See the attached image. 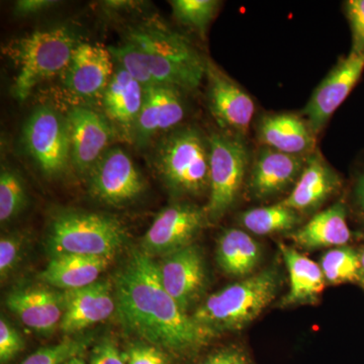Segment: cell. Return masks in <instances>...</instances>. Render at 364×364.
Here are the masks:
<instances>
[{
	"instance_id": "6da1fadb",
	"label": "cell",
	"mask_w": 364,
	"mask_h": 364,
	"mask_svg": "<svg viewBox=\"0 0 364 364\" xmlns=\"http://www.w3.org/2000/svg\"><path fill=\"white\" fill-rule=\"evenodd\" d=\"M114 294L119 324L146 343L184 353L213 338L167 293L157 263L143 250L131 251L114 277Z\"/></svg>"
},
{
	"instance_id": "7a4b0ae2",
	"label": "cell",
	"mask_w": 364,
	"mask_h": 364,
	"mask_svg": "<svg viewBox=\"0 0 364 364\" xmlns=\"http://www.w3.org/2000/svg\"><path fill=\"white\" fill-rule=\"evenodd\" d=\"M155 85L193 91L205 77V64L183 36L160 26H141L129 33Z\"/></svg>"
},
{
	"instance_id": "3957f363",
	"label": "cell",
	"mask_w": 364,
	"mask_h": 364,
	"mask_svg": "<svg viewBox=\"0 0 364 364\" xmlns=\"http://www.w3.org/2000/svg\"><path fill=\"white\" fill-rule=\"evenodd\" d=\"M279 286L277 272L264 270L210 294L193 318L213 338L219 333L241 330L272 303Z\"/></svg>"
},
{
	"instance_id": "277c9868",
	"label": "cell",
	"mask_w": 364,
	"mask_h": 364,
	"mask_svg": "<svg viewBox=\"0 0 364 364\" xmlns=\"http://www.w3.org/2000/svg\"><path fill=\"white\" fill-rule=\"evenodd\" d=\"M76 47L73 33L66 28L36 31L16 41L9 51L18 68L14 97L23 102L36 86L66 71Z\"/></svg>"
},
{
	"instance_id": "5b68a950",
	"label": "cell",
	"mask_w": 364,
	"mask_h": 364,
	"mask_svg": "<svg viewBox=\"0 0 364 364\" xmlns=\"http://www.w3.org/2000/svg\"><path fill=\"white\" fill-rule=\"evenodd\" d=\"M126 232L121 223L95 213L65 210L53 218L48 247L53 256L114 257L123 246Z\"/></svg>"
},
{
	"instance_id": "8992f818",
	"label": "cell",
	"mask_w": 364,
	"mask_h": 364,
	"mask_svg": "<svg viewBox=\"0 0 364 364\" xmlns=\"http://www.w3.org/2000/svg\"><path fill=\"white\" fill-rule=\"evenodd\" d=\"M156 167L174 193L200 195L210 188L208 142L195 128L179 129L160 144Z\"/></svg>"
},
{
	"instance_id": "52a82bcc",
	"label": "cell",
	"mask_w": 364,
	"mask_h": 364,
	"mask_svg": "<svg viewBox=\"0 0 364 364\" xmlns=\"http://www.w3.org/2000/svg\"><path fill=\"white\" fill-rule=\"evenodd\" d=\"M210 200L207 215L217 221L234 205L247 171L249 155L240 136L214 133L208 138Z\"/></svg>"
},
{
	"instance_id": "ba28073f",
	"label": "cell",
	"mask_w": 364,
	"mask_h": 364,
	"mask_svg": "<svg viewBox=\"0 0 364 364\" xmlns=\"http://www.w3.org/2000/svg\"><path fill=\"white\" fill-rule=\"evenodd\" d=\"M23 143L46 176H60L71 161L66 117L51 107H38L31 114L23 127Z\"/></svg>"
},
{
	"instance_id": "9c48e42d",
	"label": "cell",
	"mask_w": 364,
	"mask_h": 364,
	"mask_svg": "<svg viewBox=\"0 0 364 364\" xmlns=\"http://www.w3.org/2000/svg\"><path fill=\"white\" fill-rule=\"evenodd\" d=\"M364 71V53L350 52L314 91L303 114L316 136L343 104Z\"/></svg>"
},
{
	"instance_id": "30bf717a",
	"label": "cell",
	"mask_w": 364,
	"mask_h": 364,
	"mask_svg": "<svg viewBox=\"0 0 364 364\" xmlns=\"http://www.w3.org/2000/svg\"><path fill=\"white\" fill-rule=\"evenodd\" d=\"M88 174L91 195L107 205H124L144 191L140 172L121 148L107 150Z\"/></svg>"
},
{
	"instance_id": "8fae6325",
	"label": "cell",
	"mask_w": 364,
	"mask_h": 364,
	"mask_svg": "<svg viewBox=\"0 0 364 364\" xmlns=\"http://www.w3.org/2000/svg\"><path fill=\"white\" fill-rule=\"evenodd\" d=\"M205 61L208 105L213 116L235 136L246 135L255 112L252 97L212 61Z\"/></svg>"
},
{
	"instance_id": "7c38bea8",
	"label": "cell",
	"mask_w": 364,
	"mask_h": 364,
	"mask_svg": "<svg viewBox=\"0 0 364 364\" xmlns=\"http://www.w3.org/2000/svg\"><path fill=\"white\" fill-rule=\"evenodd\" d=\"M200 208L189 205L165 208L155 218L142 241V250L148 255H168L191 245L205 221Z\"/></svg>"
},
{
	"instance_id": "4fadbf2b",
	"label": "cell",
	"mask_w": 364,
	"mask_h": 364,
	"mask_svg": "<svg viewBox=\"0 0 364 364\" xmlns=\"http://www.w3.org/2000/svg\"><path fill=\"white\" fill-rule=\"evenodd\" d=\"M66 119L72 164L81 173H90L107 151L112 136L111 126L105 117L87 107H74Z\"/></svg>"
},
{
	"instance_id": "5bb4252c",
	"label": "cell",
	"mask_w": 364,
	"mask_h": 364,
	"mask_svg": "<svg viewBox=\"0 0 364 364\" xmlns=\"http://www.w3.org/2000/svg\"><path fill=\"white\" fill-rule=\"evenodd\" d=\"M160 279L167 293L182 310L189 308L202 296L207 282L205 262L198 246L188 245L165 255L158 265Z\"/></svg>"
},
{
	"instance_id": "9a60e30c",
	"label": "cell",
	"mask_w": 364,
	"mask_h": 364,
	"mask_svg": "<svg viewBox=\"0 0 364 364\" xmlns=\"http://www.w3.org/2000/svg\"><path fill=\"white\" fill-rule=\"evenodd\" d=\"M64 314L60 329L67 334L81 331L111 317L116 299L109 282H95L63 293Z\"/></svg>"
},
{
	"instance_id": "2e32d148",
	"label": "cell",
	"mask_w": 364,
	"mask_h": 364,
	"mask_svg": "<svg viewBox=\"0 0 364 364\" xmlns=\"http://www.w3.org/2000/svg\"><path fill=\"white\" fill-rule=\"evenodd\" d=\"M112 59L109 48L90 43L78 44L65 71L66 87L77 97L104 95L114 74Z\"/></svg>"
},
{
	"instance_id": "e0dca14e",
	"label": "cell",
	"mask_w": 364,
	"mask_h": 364,
	"mask_svg": "<svg viewBox=\"0 0 364 364\" xmlns=\"http://www.w3.org/2000/svg\"><path fill=\"white\" fill-rule=\"evenodd\" d=\"M308 156L279 152L264 147L254 161L250 176L251 195L257 200H265L284 193L298 181Z\"/></svg>"
},
{
	"instance_id": "ac0fdd59",
	"label": "cell",
	"mask_w": 364,
	"mask_h": 364,
	"mask_svg": "<svg viewBox=\"0 0 364 364\" xmlns=\"http://www.w3.org/2000/svg\"><path fill=\"white\" fill-rule=\"evenodd\" d=\"M181 93L169 86L145 88L142 109L134 127L136 142L144 145L156 134L168 131L183 121L186 109Z\"/></svg>"
},
{
	"instance_id": "d6986e66",
	"label": "cell",
	"mask_w": 364,
	"mask_h": 364,
	"mask_svg": "<svg viewBox=\"0 0 364 364\" xmlns=\"http://www.w3.org/2000/svg\"><path fill=\"white\" fill-rule=\"evenodd\" d=\"M341 186L340 177L318 153L306 159L291 195L282 200L296 213L313 212L334 195Z\"/></svg>"
},
{
	"instance_id": "ffe728a7",
	"label": "cell",
	"mask_w": 364,
	"mask_h": 364,
	"mask_svg": "<svg viewBox=\"0 0 364 364\" xmlns=\"http://www.w3.org/2000/svg\"><path fill=\"white\" fill-rule=\"evenodd\" d=\"M6 306L26 327L40 333L52 332L63 318V294L51 289H18L7 296Z\"/></svg>"
},
{
	"instance_id": "44dd1931",
	"label": "cell",
	"mask_w": 364,
	"mask_h": 364,
	"mask_svg": "<svg viewBox=\"0 0 364 364\" xmlns=\"http://www.w3.org/2000/svg\"><path fill=\"white\" fill-rule=\"evenodd\" d=\"M258 138L265 147L293 155H306L315 147L316 135L312 129L293 114H272L261 117Z\"/></svg>"
},
{
	"instance_id": "7402d4cb",
	"label": "cell",
	"mask_w": 364,
	"mask_h": 364,
	"mask_svg": "<svg viewBox=\"0 0 364 364\" xmlns=\"http://www.w3.org/2000/svg\"><path fill=\"white\" fill-rule=\"evenodd\" d=\"M112 259V257L71 254L53 256L39 277L49 286L64 291L80 289L97 282L98 277L111 264Z\"/></svg>"
},
{
	"instance_id": "603a6c76",
	"label": "cell",
	"mask_w": 364,
	"mask_h": 364,
	"mask_svg": "<svg viewBox=\"0 0 364 364\" xmlns=\"http://www.w3.org/2000/svg\"><path fill=\"white\" fill-rule=\"evenodd\" d=\"M350 238L346 208L342 203L318 213L305 226L291 234V239L306 249L342 247Z\"/></svg>"
},
{
	"instance_id": "cb8c5ba5",
	"label": "cell",
	"mask_w": 364,
	"mask_h": 364,
	"mask_svg": "<svg viewBox=\"0 0 364 364\" xmlns=\"http://www.w3.org/2000/svg\"><path fill=\"white\" fill-rule=\"evenodd\" d=\"M279 249L289 273V291L282 305L313 303L325 287L326 279L320 265L286 244L280 243Z\"/></svg>"
},
{
	"instance_id": "d4e9b609",
	"label": "cell",
	"mask_w": 364,
	"mask_h": 364,
	"mask_svg": "<svg viewBox=\"0 0 364 364\" xmlns=\"http://www.w3.org/2000/svg\"><path fill=\"white\" fill-rule=\"evenodd\" d=\"M145 88L119 67L105 90L104 107L107 116L123 126L135 127L140 114Z\"/></svg>"
},
{
	"instance_id": "484cf974",
	"label": "cell",
	"mask_w": 364,
	"mask_h": 364,
	"mask_svg": "<svg viewBox=\"0 0 364 364\" xmlns=\"http://www.w3.org/2000/svg\"><path fill=\"white\" fill-rule=\"evenodd\" d=\"M259 259V244L246 232L229 229L220 237L217 260L227 274L237 277L247 275Z\"/></svg>"
},
{
	"instance_id": "4316f807",
	"label": "cell",
	"mask_w": 364,
	"mask_h": 364,
	"mask_svg": "<svg viewBox=\"0 0 364 364\" xmlns=\"http://www.w3.org/2000/svg\"><path fill=\"white\" fill-rule=\"evenodd\" d=\"M241 223L256 235H269L293 230L299 223L298 213L282 203L252 208L241 215Z\"/></svg>"
},
{
	"instance_id": "83f0119b",
	"label": "cell",
	"mask_w": 364,
	"mask_h": 364,
	"mask_svg": "<svg viewBox=\"0 0 364 364\" xmlns=\"http://www.w3.org/2000/svg\"><path fill=\"white\" fill-rule=\"evenodd\" d=\"M326 282L333 284L353 282L360 279L359 254L353 249L342 246L324 254L320 263Z\"/></svg>"
},
{
	"instance_id": "f1b7e54d",
	"label": "cell",
	"mask_w": 364,
	"mask_h": 364,
	"mask_svg": "<svg viewBox=\"0 0 364 364\" xmlns=\"http://www.w3.org/2000/svg\"><path fill=\"white\" fill-rule=\"evenodd\" d=\"M169 4L177 20L203 38L220 6V2L215 0H173Z\"/></svg>"
},
{
	"instance_id": "f546056e",
	"label": "cell",
	"mask_w": 364,
	"mask_h": 364,
	"mask_svg": "<svg viewBox=\"0 0 364 364\" xmlns=\"http://www.w3.org/2000/svg\"><path fill=\"white\" fill-rule=\"evenodd\" d=\"M25 184L18 172L2 167L0 174V221L2 224L16 217L25 208Z\"/></svg>"
},
{
	"instance_id": "4dcf8cb0",
	"label": "cell",
	"mask_w": 364,
	"mask_h": 364,
	"mask_svg": "<svg viewBox=\"0 0 364 364\" xmlns=\"http://www.w3.org/2000/svg\"><path fill=\"white\" fill-rule=\"evenodd\" d=\"M90 342V337L65 339L58 344L39 349L26 358L21 364H64L69 359L82 353Z\"/></svg>"
},
{
	"instance_id": "1f68e13d",
	"label": "cell",
	"mask_w": 364,
	"mask_h": 364,
	"mask_svg": "<svg viewBox=\"0 0 364 364\" xmlns=\"http://www.w3.org/2000/svg\"><path fill=\"white\" fill-rule=\"evenodd\" d=\"M345 16L350 26L351 51L364 53V0H349L344 4Z\"/></svg>"
},
{
	"instance_id": "d6a6232c",
	"label": "cell",
	"mask_w": 364,
	"mask_h": 364,
	"mask_svg": "<svg viewBox=\"0 0 364 364\" xmlns=\"http://www.w3.org/2000/svg\"><path fill=\"white\" fill-rule=\"evenodd\" d=\"M25 347L23 337L16 329L6 322V318L0 320V361L2 364L9 363Z\"/></svg>"
},
{
	"instance_id": "836d02e7",
	"label": "cell",
	"mask_w": 364,
	"mask_h": 364,
	"mask_svg": "<svg viewBox=\"0 0 364 364\" xmlns=\"http://www.w3.org/2000/svg\"><path fill=\"white\" fill-rule=\"evenodd\" d=\"M127 364H168V356L159 347L148 343L134 344L127 352Z\"/></svg>"
},
{
	"instance_id": "e575fe53",
	"label": "cell",
	"mask_w": 364,
	"mask_h": 364,
	"mask_svg": "<svg viewBox=\"0 0 364 364\" xmlns=\"http://www.w3.org/2000/svg\"><path fill=\"white\" fill-rule=\"evenodd\" d=\"M21 239L18 237L4 236L0 240V275L4 279L9 277L16 265L21 256Z\"/></svg>"
},
{
	"instance_id": "d590c367",
	"label": "cell",
	"mask_w": 364,
	"mask_h": 364,
	"mask_svg": "<svg viewBox=\"0 0 364 364\" xmlns=\"http://www.w3.org/2000/svg\"><path fill=\"white\" fill-rule=\"evenodd\" d=\"M127 354L119 350L114 341L105 339L91 352L90 364H126Z\"/></svg>"
},
{
	"instance_id": "8d00e7d4",
	"label": "cell",
	"mask_w": 364,
	"mask_h": 364,
	"mask_svg": "<svg viewBox=\"0 0 364 364\" xmlns=\"http://www.w3.org/2000/svg\"><path fill=\"white\" fill-rule=\"evenodd\" d=\"M52 0H21L14 4V13L18 16H28L42 13L50 7L56 6Z\"/></svg>"
},
{
	"instance_id": "74e56055",
	"label": "cell",
	"mask_w": 364,
	"mask_h": 364,
	"mask_svg": "<svg viewBox=\"0 0 364 364\" xmlns=\"http://www.w3.org/2000/svg\"><path fill=\"white\" fill-rule=\"evenodd\" d=\"M203 364H250L245 354L238 349H225L208 358Z\"/></svg>"
},
{
	"instance_id": "f35d334b",
	"label": "cell",
	"mask_w": 364,
	"mask_h": 364,
	"mask_svg": "<svg viewBox=\"0 0 364 364\" xmlns=\"http://www.w3.org/2000/svg\"><path fill=\"white\" fill-rule=\"evenodd\" d=\"M354 191H355V198L356 200H358V207L360 208L364 217V174H361L358 177Z\"/></svg>"
},
{
	"instance_id": "ab89813d",
	"label": "cell",
	"mask_w": 364,
	"mask_h": 364,
	"mask_svg": "<svg viewBox=\"0 0 364 364\" xmlns=\"http://www.w3.org/2000/svg\"><path fill=\"white\" fill-rule=\"evenodd\" d=\"M359 260H360V277L364 282V250L359 253Z\"/></svg>"
},
{
	"instance_id": "60d3db41",
	"label": "cell",
	"mask_w": 364,
	"mask_h": 364,
	"mask_svg": "<svg viewBox=\"0 0 364 364\" xmlns=\"http://www.w3.org/2000/svg\"><path fill=\"white\" fill-rule=\"evenodd\" d=\"M64 364H85V361L82 360L80 358H78V356H75V358H72L69 359V360H67L65 363Z\"/></svg>"
}]
</instances>
